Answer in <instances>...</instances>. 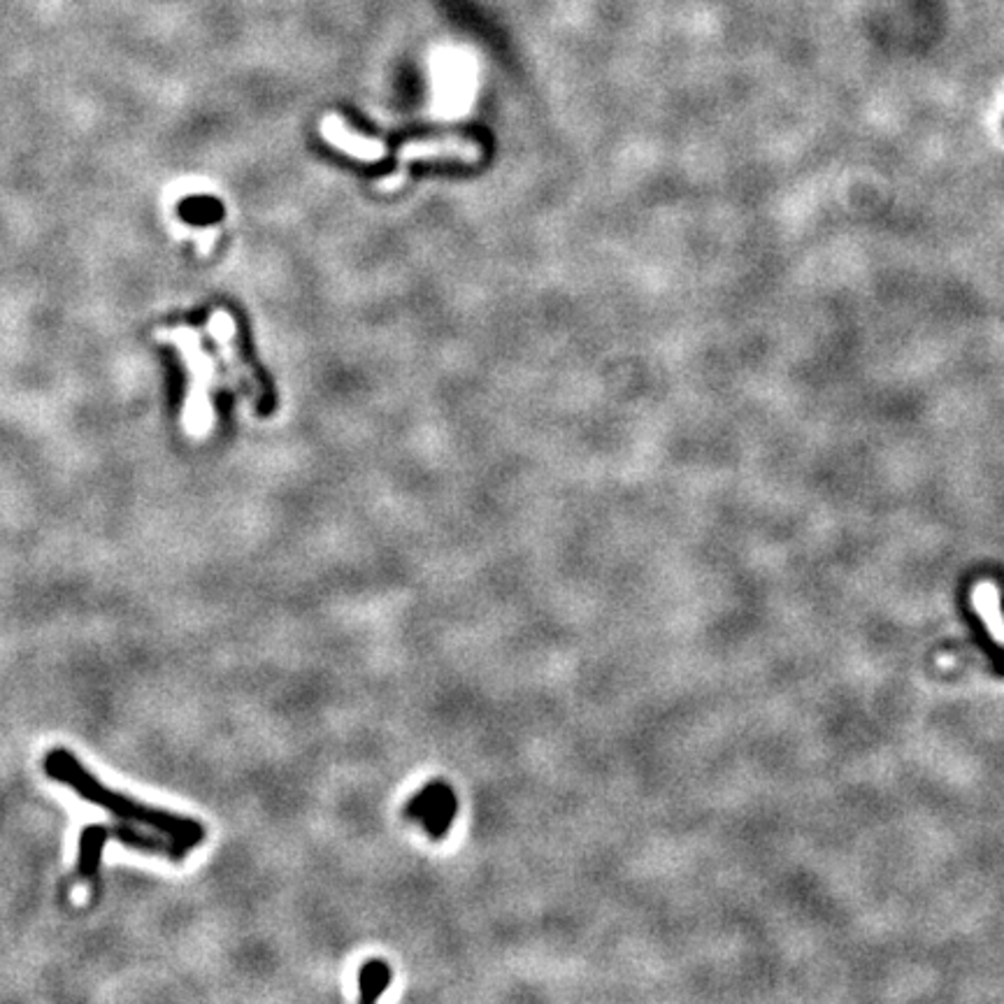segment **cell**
I'll use <instances>...</instances> for the list:
<instances>
[{
    "label": "cell",
    "mask_w": 1004,
    "mask_h": 1004,
    "mask_svg": "<svg viewBox=\"0 0 1004 1004\" xmlns=\"http://www.w3.org/2000/svg\"><path fill=\"white\" fill-rule=\"evenodd\" d=\"M45 772L57 779L75 793H79L87 802L103 807L105 811H110L113 817H117L119 821L126 823H138L145 828H152L158 835H166L186 851L192 854L196 847H201L207 837V830L201 821L182 817V813H173V811H163L143 802H135L128 796L115 793L110 789L91 777L77 758L72 753H68L66 749H53L49 751V756L45 758Z\"/></svg>",
    "instance_id": "obj_1"
},
{
    "label": "cell",
    "mask_w": 1004,
    "mask_h": 1004,
    "mask_svg": "<svg viewBox=\"0 0 1004 1004\" xmlns=\"http://www.w3.org/2000/svg\"><path fill=\"white\" fill-rule=\"evenodd\" d=\"M156 340L170 342L177 347L184 365L188 368V377H192L182 415L184 430L192 438H207L214 428V407L209 393L220 377H216L212 357L203 349L201 333L194 329H186V325H179V329L158 331Z\"/></svg>",
    "instance_id": "obj_2"
},
{
    "label": "cell",
    "mask_w": 1004,
    "mask_h": 1004,
    "mask_svg": "<svg viewBox=\"0 0 1004 1004\" xmlns=\"http://www.w3.org/2000/svg\"><path fill=\"white\" fill-rule=\"evenodd\" d=\"M417 160H458V163H479L481 147L470 138L460 135H447V138H428V140H410L398 152V166L391 175L379 179V192H398L410 177V166Z\"/></svg>",
    "instance_id": "obj_3"
},
{
    "label": "cell",
    "mask_w": 1004,
    "mask_h": 1004,
    "mask_svg": "<svg viewBox=\"0 0 1004 1004\" xmlns=\"http://www.w3.org/2000/svg\"><path fill=\"white\" fill-rule=\"evenodd\" d=\"M402 813L407 821L419 823L430 835V839L440 842L451 830L458 813L456 791L445 779H432L415 798L407 800Z\"/></svg>",
    "instance_id": "obj_4"
},
{
    "label": "cell",
    "mask_w": 1004,
    "mask_h": 1004,
    "mask_svg": "<svg viewBox=\"0 0 1004 1004\" xmlns=\"http://www.w3.org/2000/svg\"><path fill=\"white\" fill-rule=\"evenodd\" d=\"M207 333L212 335V340L220 347V357L228 370L226 384L242 389L244 393H250L254 400L263 398V384L259 382V377L254 374V370L242 361L240 349L235 344V335H237V325L233 321V316L226 310H214L207 323Z\"/></svg>",
    "instance_id": "obj_5"
},
{
    "label": "cell",
    "mask_w": 1004,
    "mask_h": 1004,
    "mask_svg": "<svg viewBox=\"0 0 1004 1004\" xmlns=\"http://www.w3.org/2000/svg\"><path fill=\"white\" fill-rule=\"evenodd\" d=\"M321 138L335 147L338 152L363 160V163H379L387 156V145L377 138H368V135L357 133L340 115L331 113L321 119Z\"/></svg>",
    "instance_id": "obj_6"
},
{
    "label": "cell",
    "mask_w": 1004,
    "mask_h": 1004,
    "mask_svg": "<svg viewBox=\"0 0 1004 1004\" xmlns=\"http://www.w3.org/2000/svg\"><path fill=\"white\" fill-rule=\"evenodd\" d=\"M974 610L984 618L991 637L1004 646V614L1000 607V591L993 582H979L972 591Z\"/></svg>",
    "instance_id": "obj_7"
},
{
    "label": "cell",
    "mask_w": 1004,
    "mask_h": 1004,
    "mask_svg": "<svg viewBox=\"0 0 1004 1004\" xmlns=\"http://www.w3.org/2000/svg\"><path fill=\"white\" fill-rule=\"evenodd\" d=\"M105 842H107L105 826L96 823V826L85 828V832H81V837H79V862H77V873H79L81 879L96 884Z\"/></svg>",
    "instance_id": "obj_8"
},
{
    "label": "cell",
    "mask_w": 1004,
    "mask_h": 1004,
    "mask_svg": "<svg viewBox=\"0 0 1004 1004\" xmlns=\"http://www.w3.org/2000/svg\"><path fill=\"white\" fill-rule=\"evenodd\" d=\"M393 982V969L389 967L387 961L382 958H372L365 961L361 972H359V997L361 1002H374L379 1000Z\"/></svg>",
    "instance_id": "obj_9"
}]
</instances>
